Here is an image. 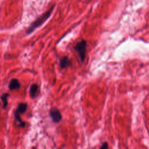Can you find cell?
<instances>
[{"instance_id": "30bf717a", "label": "cell", "mask_w": 149, "mask_h": 149, "mask_svg": "<svg viewBox=\"0 0 149 149\" xmlns=\"http://www.w3.org/2000/svg\"><path fill=\"white\" fill-rule=\"evenodd\" d=\"M32 149H36V147H33Z\"/></svg>"}, {"instance_id": "277c9868", "label": "cell", "mask_w": 149, "mask_h": 149, "mask_svg": "<svg viewBox=\"0 0 149 149\" xmlns=\"http://www.w3.org/2000/svg\"><path fill=\"white\" fill-rule=\"evenodd\" d=\"M49 115L52 121L55 123H58L62 119L61 113L56 108H52L49 111Z\"/></svg>"}, {"instance_id": "ba28073f", "label": "cell", "mask_w": 149, "mask_h": 149, "mask_svg": "<svg viewBox=\"0 0 149 149\" xmlns=\"http://www.w3.org/2000/svg\"><path fill=\"white\" fill-rule=\"evenodd\" d=\"M9 94L8 93H3L1 95V100L3 102V108H5L7 104H8V100L7 98L9 96Z\"/></svg>"}, {"instance_id": "7a4b0ae2", "label": "cell", "mask_w": 149, "mask_h": 149, "mask_svg": "<svg viewBox=\"0 0 149 149\" xmlns=\"http://www.w3.org/2000/svg\"><path fill=\"white\" fill-rule=\"evenodd\" d=\"M87 42L84 40L77 42L74 47L75 50L78 52L81 62H83L86 58Z\"/></svg>"}, {"instance_id": "52a82bcc", "label": "cell", "mask_w": 149, "mask_h": 149, "mask_svg": "<svg viewBox=\"0 0 149 149\" xmlns=\"http://www.w3.org/2000/svg\"><path fill=\"white\" fill-rule=\"evenodd\" d=\"M38 85L36 84H33L31 86L30 88V95L31 98H34L36 96V93L38 90Z\"/></svg>"}, {"instance_id": "8992f818", "label": "cell", "mask_w": 149, "mask_h": 149, "mask_svg": "<svg viewBox=\"0 0 149 149\" xmlns=\"http://www.w3.org/2000/svg\"><path fill=\"white\" fill-rule=\"evenodd\" d=\"M20 84L17 79H12V80H10L9 84V88L10 90L18 89L20 88Z\"/></svg>"}, {"instance_id": "9c48e42d", "label": "cell", "mask_w": 149, "mask_h": 149, "mask_svg": "<svg viewBox=\"0 0 149 149\" xmlns=\"http://www.w3.org/2000/svg\"><path fill=\"white\" fill-rule=\"evenodd\" d=\"M99 149H109V146H108V142L107 141L103 142Z\"/></svg>"}, {"instance_id": "6da1fadb", "label": "cell", "mask_w": 149, "mask_h": 149, "mask_svg": "<svg viewBox=\"0 0 149 149\" xmlns=\"http://www.w3.org/2000/svg\"><path fill=\"white\" fill-rule=\"evenodd\" d=\"M54 7V5H53L52 6V8H51L48 11H47L46 12L43 13L42 15H41L40 17H38L33 23H32L31 26L27 30L26 33L27 34H30L36 28H37L38 27L41 26L44 22H45L48 19V18L51 16V13L53 10Z\"/></svg>"}, {"instance_id": "8fae6325", "label": "cell", "mask_w": 149, "mask_h": 149, "mask_svg": "<svg viewBox=\"0 0 149 149\" xmlns=\"http://www.w3.org/2000/svg\"><path fill=\"white\" fill-rule=\"evenodd\" d=\"M59 149H61V148H59Z\"/></svg>"}, {"instance_id": "5b68a950", "label": "cell", "mask_w": 149, "mask_h": 149, "mask_svg": "<svg viewBox=\"0 0 149 149\" xmlns=\"http://www.w3.org/2000/svg\"><path fill=\"white\" fill-rule=\"evenodd\" d=\"M70 65H71V61H70L69 58L68 56H64L61 58L59 61V66L62 69L67 68Z\"/></svg>"}, {"instance_id": "3957f363", "label": "cell", "mask_w": 149, "mask_h": 149, "mask_svg": "<svg viewBox=\"0 0 149 149\" xmlns=\"http://www.w3.org/2000/svg\"><path fill=\"white\" fill-rule=\"evenodd\" d=\"M27 108V104L26 103H20L17 107V108L14 112V116L15 119L17 121H19L21 120V118L20 115L21 113H24Z\"/></svg>"}]
</instances>
